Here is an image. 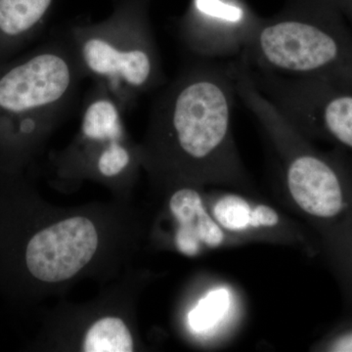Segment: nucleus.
<instances>
[{
	"label": "nucleus",
	"mask_w": 352,
	"mask_h": 352,
	"mask_svg": "<svg viewBox=\"0 0 352 352\" xmlns=\"http://www.w3.org/2000/svg\"><path fill=\"white\" fill-rule=\"evenodd\" d=\"M230 303L228 289L219 288L210 292L190 312V327L197 333L208 332L217 327L227 316Z\"/></svg>",
	"instance_id": "ddd939ff"
},
{
	"label": "nucleus",
	"mask_w": 352,
	"mask_h": 352,
	"mask_svg": "<svg viewBox=\"0 0 352 352\" xmlns=\"http://www.w3.org/2000/svg\"><path fill=\"white\" fill-rule=\"evenodd\" d=\"M144 7L124 6L98 24L67 32L85 78L104 85L124 113L140 97L161 87V55Z\"/></svg>",
	"instance_id": "423d86ee"
},
{
	"label": "nucleus",
	"mask_w": 352,
	"mask_h": 352,
	"mask_svg": "<svg viewBox=\"0 0 352 352\" xmlns=\"http://www.w3.org/2000/svg\"><path fill=\"white\" fill-rule=\"evenodd\" d=\"M317 349L323 351H352V318L326 336Z\"/></svg>",
	"instance_id": "2eb2a0df"
},
{
	"label": "nucleus",
	"mask_w": 352,
	"mask_h": 352,
	"mask_svg": "<svg viewBox=\"0 0 352 352\" xmlns=\"http://www.w3.org/2000/svg\"><path fill=\"white\" fill-rule=\"evenodd\" d=\"M109 243L101 217H52L25 173H0V292L30 302L94 270Z\"/></svg>",
	"instance_id": "f03ea898"
},
{
	"label": "nucleus",
	"mask_w": 352,
	"mask_h": 352,
	"mask_svg": "<svg viewBox=\"0 0 352 352\" xmlns=\"http://www.w3.org/2000/svg\"><path fill=\"white\" fill-rule=\"evenodd\" d=\"M252 68L352 90V29L333 0H286L258 17L240 57Z\"/></svg>",
	"instance_id": "39448f33"
},
{
	"label": "nucleus",
	"mask_w": 352,
	"mask_h": 352,
	"mask_svg": "<svg viewBox=\"0 0 352 352\" xmlns=\"http://www.w3.org/2000/svg\"><path fill=\"white\" fill-rule=\"evenodd\" d=\"M333 2L352 29V0H333Z\"/></svg>",
	"instance_id": "dca6fc26"
},
{
	"label": "nucleus",
	"mask_w": 352,
	"mask_h": 352,
	"mask_svg": "<svg viewBox=\"0 0 352 352\" xmlns=\"http://www.w3.org/2000/svg\"><path fill=\"white\" fill-rule=\"evenodd\" d=\"M85 352H131L134 339L129 324L117 315L99 317L90 324L80 342Z\"/></svg>",
	"instance_id": "f8f14e48"
},
{
	"label": "nucleus",
	"mask_w": 352,
	"mask_h": 352,
	"mask_svg": "<svg viewBox=\"0 0 352 352\" xmlns=\"http://www.w3.org/2000/svg\"><path fill=\"white\" fill-rule=\"evenodd\" d=\"M83 78L67 32L0 65V173H25L71 111Z\"/></svg>",
	"instance_id": "7ed1b4c3"
},
{
	"label": "nucleus",
	"mask_w": 352,
	"mask_h": 352,
	"mask_svg": "<svg viewBox=\"0 0 352 352\" xmlns=\"http://www.w3.org/2000/svg\"><path fill=\"white\" fill-rule=\"evenodd\" d=\"M166 186L170 190L166 208L173 223V245L180 254L196 256L206 251L239 243L212 217L203 186L185 182Z\"/></svg>",
	"instance_id": "9d476101"
},
{
	"label": "nucleus",
	"mask_w": 352,
	"mask_h": 352,
	"mask_svg": "<svg viewBox=\"0 0 352 352\" xmlns=\"http://www.w3.org/2000/svg\"><path fill=\"white\" fill-rule=\"evenodd\" d=\"M231 67L237 97L263 127L281 162L289 204L314 226L326 249L352 222V155L338 148L317 149L258 91L242 60H233Z\"/></svg>",
	"instance_id": "20e7f679"
},
{
	"label": "nucleus",
	"mask_w": 352,
	"mask_h": 352,
	"mask_svg": "<svg viewBox=\"0 0 352 352\" xmlns=\"http://www.w3.org/2000/svg\"><path fill=\"white\" fill-rule=\"evenodd\" d=\"M208 208L226 232L243 242L264 239L296 241L286 217L268 204L252 200L238 192H215L210 197Z\"/></svg>",
	"instance_id": "9b49d317"
},
{
	"label": "nucleus",
	"mask_w": 352,
	"mask_h": 352,
	"mask_svg": "<svg viewBox=\"0 0 352 352\" xmlns=\"http://www.w3.org/2000/svg\"><path fill=\"white\" fill-rule=\"evenodd\" d=\"M236 80L230 62L199 60L176 76L150 113L141 163L164 185L249 189L232 132Z\"/></svg>",
	"instance_id": "f257e3e1"
},
{
	"label": "nucleus",
	"mask_w": 352,
	"mask_h": 352,
	"mask_svg": "<svg viewBox=\"0 0 352 352\" xmlns=\"http://www.w3.org/2000/svg\"><path fill=\"white\" fill-rule=\"evenodd\" d=\"M243 62L258 91L294 129L309 140L326 141L352 155V90L278 75Z\"/></svg>",
	"instance_id": "0eeeda50"
},
{
	"label": "nucleus",
	"mask_w": 352,
	"mask_h": 352,
	"mask_svg": "<svg viewBox=\"0 0 352 352\" xmlns=\"http://www.w3.org/2000/svg\"><path fill=\"white\" fill-rule=\"evenodd\" d=\"M124 113L107 88L94 83L83 102L78 134L63 152L53 157L58 175L66 179L83 178L88 166L109 142L129 135Z\"/></svg>",
	"instance_id": "1a4fd4ad"
},
{
	"label": "nucleus",
	"mask_w": 352,
	"mask_h": 352,
	"mask_svg": "<svg viewBox=\"0 0 352 352\" xmlns=\"http://www.w3.org/2000/svg\"><path fill=\"white\" fill-rule=\"evenodd\" d=\"M352 311V222L325 250Z\"/></svg>",
	"instance_id": "4468645a"
},
{
	"label": "nucleus",
	"mask_w": 352,
	"mask_h": 352,
	"mask_svg": "<svg viewBox=\"0 0 352 352\" xmlns=\"http://www.w3.org/2000/svg\"><path fill=\"white\" fill-rule=\"evenodd\" d=\"M258 19L243 0H192L177 34L200 59L240 57Z\"/></svg>",
	"instance_id": "6e6552de"
}]
</instances>
